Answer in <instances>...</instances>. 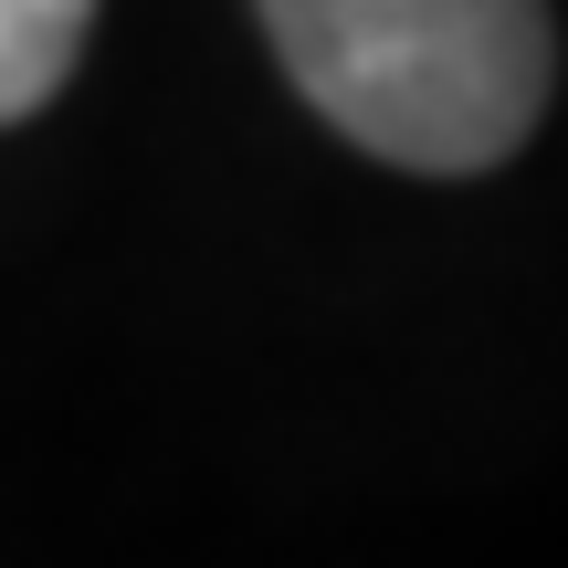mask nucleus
I'll return each instance as SVG.
<instances>
[{
	"label": "nucleus",
	"mask_w": 568,
	"mask_h": 568,
	"mask_svg": "<svg viewBox=\"0 0 568 568\" xmlns=\"http://www.w3.org/2000/svg\"><path fill=\"white\" fill-rule=\"evenodd\" d=\"M84 21H95V0H0V126L53 105V84L84 53Z\"/></svg>",
	"instance_id": "obj_2"
},
{
	"label": "nucleus",
	"mask_w": 568,
	"mask_h": 568,
	"mask_svg": "<svg viewBox=\"0 0 568 568\" xmlns=\"http://www.w3.org/2000/svg\"><path fill=\"white\" fill-rule=\"evenodd\" d=\"M337 138L389 169H495L558 84L548 0H253Z\"/></svg>",
	"instance_id": "obj_1"
}]
</instances>
